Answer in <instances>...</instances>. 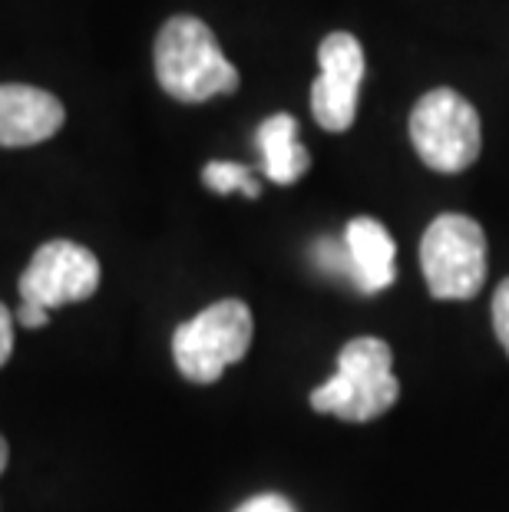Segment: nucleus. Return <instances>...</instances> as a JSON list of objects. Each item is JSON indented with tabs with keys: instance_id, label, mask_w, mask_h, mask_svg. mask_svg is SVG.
<instances>
[{
	"instance_id": "obj_8",
	"label": "nucleus",
	"mask_w": 509,
	"mask_h": 512,
	"mask_svg": "<svg viewBox=\"0 0 509 512\" xmlns=\"http://www.w3.org/2000/svg\"><path fill=\"white\" fill-rule=\"evenodd\" d=\"M63 103L53 93L27 83H0V146L20 149L47 143L60 133Z\"/></svg>"
},
{
	"instance_id": "obj_11",
	"label": "nucleus",
	"mask_w": 509,
	"mask_h": 512,
	"mask_svg": "<svg viewBox=\"0 0 509 512\" xmlns=\"http://www.w3.org/2000/svg\"><path fill=\"white\" fill-rule=\"evenodd\" d=\"M202 182L209 185L212 192L229 195V192H245L248 199H258V182L248 166H238V162H209L202 169Z\"/></svg>"
},
{
	"instance_id": "obj_16",
	"label": "nucleus",
	"mask_w": 509,
	"mask_h": 512,
	"mask_svg": "<svg viewBox=\"0 0 509 512\" xmlns=\"http://www.w3.org/2000/svg\"><path fill=\"white\" fill-rule=\"evenodd\" d=\"M7 456H10V450H7V440L0 437V473L7 470Z\"/></svg>"
},
{
	"instance_id": "obj_2",
	"label": "nucleus",
	"mask_w": 509,
	"mask_h": 512,
	"mask_svg": "<svg viewBox=\"0 0 509 512\" xmlns=\"http://www.w3.org/2000/svg\"><path fill=\"white\" fill-rule=\"evenodd\" d=\"M400 384L394 377V354L381 337H354L341 347L338 370L311 390V407L318 413H334L341 420L367 423L384 417L397 403Z\"/></svg>"
},
{
	"instance_id": "obj_5",
	"label": "nucleus",
	"mask_w": 509,
	"mask_h": 512,
	"mask_svg": "<svg viewBox=\"0 0 509 512\" xmlns=\"http://www.w3.org/2000/svg\"><path fill=\"white\" fill-rule=\"evenodd\" d=\"M410 143L417 156L437 172L470 169L483 149L480 116L457 90H430L410 113Z\"/></svg>"
},
{
	"instance_id": "obj_14",
	"label": "nucleus",
	"mask_w": 509,
	"mask_h": 512,
	"mask_svg": "<svg viewBox=\"0 0 509 512\" xmlns=\"http://www.w3.org/2000/svg\"><path fill=\"white\" fill-rule=\"evenodd\" d=\"M10 351H14V318H10V311L0 304V367L10 361Z\"/></svg>"
},
{
	"instance_id": "obj_12",
	"label": "nucleus",
	"mask_w": 509,
	"mask_h": 512,
	"mask_svg": "<svg viewBox=\"0 0 509 512\" xmlns=\"http://www.w3.org/2000/svg\"><path fill=\"white\" fill-rule=\"evenodd\" d=\"M493 331L500 337L503 351L509 354V278L493 294Z\"/></svg>"
},
{
	"instance_id": "obj_6",
	"label": "nucleus",
	"mask_w": 509,
	"mask_h": 512,
	"mask_svg": "<svg viewBox=\"0 0 509 512\" xmlns=\"http://www.w3.org/2000/svg\"><path fill=\"white\" fill-rule=\"evenodd\" d=\"M96 288H100V261L90 248L67 238L40 245L20 275V301L37 304L43 311L86 301Z\"/></svg>"
},
{
	"instance_id": "obj_1",
	"label": "nucleus",
	"mask_w": 509,
	"mask_h": 512,
	"mask_svg": "<svg viewBox=\"0 0 509 512\" xmlns=\"http://www.w3.org/2000/svg\"><path fill=\"white\" fill-rule=\"evenodd\" d=\"M153 57L159 86L179 103H205L238 90V70L199 17H169L156 37Z\"/></svg>"
},
{
	"instance_id": "obj_4",
	"label": "nucleus",
	"mask_w": 509,
	"mask_h": 512,
	"mask_svg": "<svg viewBox=\"0 0 509 512\" xmlns=\"http://www.w3.org/2000/svg\"><path fill=\"white\" fill-rule=\"evenodd\" d=\"M420 265L433 298L467 301L486 281V235L470 215H437L420 242Z\"/></svg>"
},
{
	"instance_id": "obj_3",
	"label": "nucleus",
	"mask_w": 509,
	"mask_h": 512,
	"mask_svg": "<svg viewBox=\"0 0 509 512\" xmlns=\"http://www.w3.org/2000/svg\"><path fill=\"white\" fill-rule=\"evenodd\" d=\"M252 334L255 324L248 304L225 298L182 324L172 337V357H176L179 374L192 384H215L225 367L238 364L248 354Z\"/></svg>"
},
{
	"instance_id": "obj_7",
	"label": "nucleus",
	"mask_w": 509,
	"mask_h": 512,
	"mask_svg": "<svg viewBox=\"0 0 509 512\" xmlns=\"http://www.w3.org/2000/svg\"><path fill=\"white\" fill-rule=\"evenodd\" d=\"M321 76L311 86V113L321 129L344 133L354 126L357 93L364 83V50L361 40L344 34H328L318 47Z\"/></svg>"
},
{
	"instance_id": "obj_13",
	"label": "nucleus",
	"mask_w": 509,
	"mask_h": 512,
	"mask_svg": "<svg viewBox=\"0 0 509 512\" xmlns=\"http://www.w3.org/2000/svg\"><path fill=\"white\" fill-rule=\"evenodd\" d=\"M235 512H298V509L291 506L285 496L268 493V496H255V499H248V503H245V506H238Z\"/></svg>"
},
{
	"instance_id": "obj_9",
	"label": "nucleus",
	"mask_w": 509,
	"mask_h": 512,
	"mask_svg": "<svg viewBox=\"0 0 509 512\" xmlns=\"http://www.w3.org/2000/svg\"><path fill=\"white\" fill-rule=\"evenodd\" d=\"M344 248H348L351 281L361 294H377L394 285V238L377 219H351L344 232Z\"/></svg>"
},
{
	"instance_id": "obj_15",
	"label": "nucleus",
	"mask_w": 509,
	"mask_h": 512,
	"mask_svg": "<svg viewBox=\"0 0 509 512\" xmlns=\"http://www.w3.org/2000/svg\"><path fill=\"white\" fill-rule=\"evenodd\" d=\"M50 318V311H43L37 308V304H27V301H20V311H17V321L24 324V328H43Z\"/></svg>"
},
{
	"instance_id": "obj_10",
	"label": "nucleus",
	"mask_w": 509,
	"mask_h": 512,
	"mask_svg": "<svg viewBox=\"0 0 509 512\" xmlns=\"http://www.w3.org/2000/svg\"><path fill=\"white\" fill-rule=\"evenodd\" d=\"M258 152H262V169L275 185L298 182L311 166L308 149L298 143V119L291 113L268 116L255 133Z\"/></svg>"
}]
</instances>
